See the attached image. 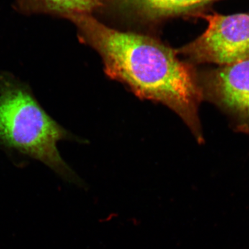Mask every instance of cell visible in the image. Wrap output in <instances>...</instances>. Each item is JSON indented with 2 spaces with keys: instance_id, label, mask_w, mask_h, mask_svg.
Masks as SVG:
<instances>
[{
  "instance_id": "obj_1",
  "label": "cell",
  "mask_w": 249,
  "mask_h": 249,
  "mask_svg": "<svg viewBox=\"0 0 249 249\" xmlns=\"http://www.w3.org/2000/svg\"><path fill=\"white\" fill-rule=\"evenodd\" d=\"M78 38L101 55L105 72L142 99L175 111L198 142H204L199 105L204 98L194 65L155 38L108 27L91 14L70 18Z\"/></svg>"
},
{
  "instance_id": "obj_2",
  "label": "cell",
  "mask_w": 249,
  "mask_h": 249,
  "mask_svg": "<svg viewBox=\"0 0 249 249\" xmlns=\"http://www.w3.org/2000/svg\"><path fill=\"white\" fill-rule=\"evenodd\" d=\"M68 137L27 85L0 73V145L42 162L65 181L86 189L59 153L58 142Z\"/></svg>"
},
{
  "instance_id": "obj_3",
  "label": "cell",
  "mask_w": 249,
  "mask_h": 249,
  "mask_svg": "<svg viewBox=\"0 0 249 249\" xmlns=\"http://www.w3.org/2000/svg\"><path fill=\"white\" fill-rule=\"evenodd\" d=\"M207 21L204 32L188 45L177 49L192 65L220 66L249 60V14L200 15Z\"/></svg>"
},
{
  "instance_id": "obj_4",
  "label": "cell",
  "mask_w": 249,
  "mask_h": 249,
  "mask_svg": "<svg viewBox=\"0 0 249 249\" xmlns=\"http://www.w3.org/2000/svg\"><path fill=\"white\" fill-rule=\"evenodd\" d=\"M203 98L231 116L238 130L249 132V60L197 71Z\"/></svg>"
},
{
  "instance_id": "obj_5",
  "label": "cell",
  "mask_w": 249,
  "mask_h": 249,
  "mask_svg": "<svg viewBox=\"0 0 249 249\" xmlns=\"http://www.w3.org/2000/svg\"><path fill=\"white\" fill-rule=\"evenodd\" d=\"M220 0H119L123 9L146 22L181 16L199 17L203 10Z\"/></svg>"
},
{
  "instance_id": "obj_6",
  "label": "cell",
  "mask_w": 249,
  "mask_h": 249,
  "mask_svg": "<svg viewBox=\"0 0 249 249\" xmlns=\"http://www.w3.org/2000/svg\"><path fill=\"white\" fill-rule=\"evenodd\" d=\"M102 4V0H15L14 6L23 15L47 14L69 20L78 15L91 14Z\"/></svg>"
}]
</instances>
